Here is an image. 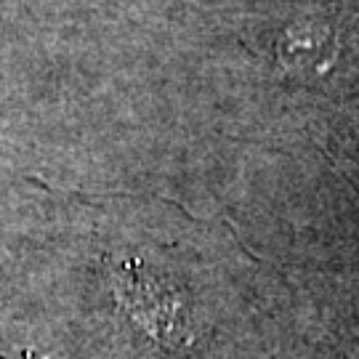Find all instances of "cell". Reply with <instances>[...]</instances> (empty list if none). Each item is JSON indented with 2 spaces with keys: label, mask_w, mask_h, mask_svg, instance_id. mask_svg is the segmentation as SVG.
I'll return each instance as SVG.
<instances>
[{
  "label": "cell",
  "mask_w": 359,
  "mask_h": 359,
  "mask_svg": "<svg viewBox=\"0 0 359 359\" xmlns=\"http://www.w3.org/2000/svg\"><path fill=\"white\" fill-rule=\"evenodd\" d=\"M25 359H38V357H32V354H29V351H27V354H25Z\"/></svg>",
  "instance_id": "cell-1"
}]
</instances>
